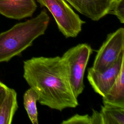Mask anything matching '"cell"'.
I'll list each match as a JSON object with an SVG mask.
<instances>
[{
  "label": "cell",
  "mask_w": 124,
  "mask_h": 124,
  "mask_svg": "<svg viewBox=\"0 0 124 124\" xmlns=\"http://www.w3.org/2000/svg\"><path fill=\"white\" fill-rule=\"evenodd\" d=\"M109 14L115 16L121 23H124V0H114Z\"/></svg>",
  "instance_id": "obj_13"
},
{
  "label": "cell",
  "mask_w": 124,
  "mask_h": 124,
  "mask_svg": "<svg viewBox=\"0 0 124 124\" xmlns=\"http://www.w3.org/2000/svg\"><path fill=\"white\" fill-rule=\"evenodd\" d=\"M100 111L102 124H124V107L103 103Z\"/></svg>",
  "instance_id": "obj_11"
},
{
  "label": "cell",
  "mask_w": 124,
  "mask_h": 124,
  "mask_svg": "<svg viewBox=\"0 0 124 124\" xmlns=\"http://www.w3.org/2000/svg\"><path fill=\"white\" fill-rule=\"evenodd\" d=\"M38 96L36 93L31 88L27 90L23 95L24 106L32 124H38L36 102Z\"/></svg>",
  "instance_id": "obj_12"
},
{
  "label": "cell",
  "mask_w": 124,
  "mask_h": 124,
  "mask_svg": "<svg viewBox=\"0 0 124 124\" xmlns=\"http://www.w3.org/2000/svg\"><path fill=\"white\" fill-rule=\"evenodd\" d=\"M36 8L35 0H0V14L11 19L31 17Z\"/></svg>",
  "instance_id": "obj_8"
},
{
  "label": "cell",
  "mask_w": 124,
  "mask_h": 124,
  "mask_svg": "<svg viewBox=\"0 0 124 124\" xmlns=\"http://www.w3.org/2000/svg\"><path fill=\"white\" fill-rule=\"evenodd\" d=\"M46 7L53 16L59 31L65 38L77 37L85 22L72 9L65 0H36Z\"/></svg>",
  "instance_id": "obj_4"
},
{
  "label": "cell",
  "mask_w": 124,
  "mask_h": 124,
  "mask_svg": "<svg viewBox=\"0 0 124 124\" xmlns=\"http://www.w3.org/2000/svg\"><path fill=\"white\" fill-rule=\"evenodd\" d=\"M50 21L45 9L35 17L20 22L0 33V63L19 55L38 37L45 34Z\"/></svg>",
  "instance_id": "obj_2"
},
{
  "label": "cell",
  "mask_w": 124,
  "mask_h": 124,
  "mask_svg": "<svg viewBox=\"0 0 124 124\" xmlns=\"http://www.w3.org/2000/svg\"><path fill=\"white\" fill-rule=\"evenodd\" d=\"M77 11L93 21L109 14L114 0H65Z\"/></svg>",
  "instance_id": "obj_7"
},
{
  "label": "cell",
  "mask_w": 124,
  "mask_h": 124,
  "mask_svg": "<svg viewBox=\"0 0 124 124\" xmlns=\"http://www.w3.org/2000/svg\"><path fill=\"white\" fill-rule=\"evenodd\" d=\"M92 52L90 45L82 43L69 48L62 57L67 64L71 86L77 98L84 89V73Z\"/></svg>",
  "instance_id": "obj_3"
},
{
  "label": "cell",
  "mask_w": 124,
  "mask_h": 124,
  "mask_svg": "<svg viewBox=\"0 0 124 124\" xmlns=\"http://www.w3.org/2000/svg\"><path fill=\"white\" fill-rule=\"evenodd\" d=\"M124 63V53L112 65L102 72L94 70L92 67L88 69L87 79L94 92L104 96L109 91L120 73Z\"/></svg>",
  "instance_id": "obj_6"
},
{
  "label": "cell",
  "mask_w": 124,
  "mask_h": 124,
  "mask_svg": "<svg viewBox=\"0 0 124 124\" xmlns=\"http://www.w3.org/2000/svg\"><path fill=\"white\" fill-rule=\"evenodd\" d=\"M62 124H93L92 116L88 114L79 115L76 114L69 119L63 121Z\"/></svg>",
  "instance_id": "obj_14"
},
{
  "label": "cell",
  "mask_w": 124,
  "mask_h": 124,
  "mask_svg": "<svg viewBox=\"0 0 124 124\" xmlns=\"http://www.w3.org/2000/svg\"><path fill=\"white\" fill-rule=\"evenodd\" d=\"M102 100L103 103L124 107V63L115 82Z\"/></svg>",
  "instance_id": "obj_10"
},
{
  "label": "cell",
  "mask_w": 124,
  "mask_h": 124,
  "mask_svg": "<svg viewBox=\"0 0 124 124\" xmlns=\"http://www.w3.org/2000/svg\"><path fill=\"white\" fill-rule=\"evenodd\" d=\"M124 53V29L120 28L108 34L97 52L92 68L102 72L114 64Z\"/></svg>",
  "instance_id": "obj_5"
},
{
  "label": "cell",
  "mask_w": 124,
  "mask_h": 124,
  "mask_svg": "<svg viewBox=\"0 0 124 124\" xmlns=\"http://www.w3.org/2000/svg\"><path fill=\"white\" fill-rule=\"evenodd\" d=\"M18 108L17 93L8 87L5 96L0 104V124H10Z\"/></svg>",
  "instance_id": "obj_9"
},
{
  "label": "cell",
  "mask_w": 124,
  "mask_h": 124,
  "mask_svg": "<svg viewBox=\"0 0 124 124\" xmlns=\"http://www.w3.org/2000/svg\"><path fill=\"white\" fill-rule=\"evenodd\" d=\"M93 113L91 115L93 120V124H102V118L100 112L94 109H92Z\"/></svg>",
  "instance_id": "obj_15"
},
{
  "label": "cell",
  "mask_w": 124,
  "mask_h": 124,
  "mask_svg": "<svg viewBox=\"0 0 124 124\" xmlns=\"http://www.w3.org/2000/svg\"><path fill=\"white\" fill-rule=\"evenodd\" d=\"M8 87L3 83L0 81V104L2 101Z\"/></svg>",
  "instance_id": "obj_16"
},
{
  "label": "cell",
  "mask_w": 124,
  "mask_h": 124,
  "mask_svg": "<svg viewBox=\"0 0 124 124\" xmlns=\"http://www.w3.org/2000/svg\"><path fill=\"white\" fill-rule=\"evenodd\" d=\"M23 78L43 106L62 111L78 105L65 60L60 56L32 57L23 62Z\"/></svg>",
  "instance_id": "obj_1"
}]
</instances>
